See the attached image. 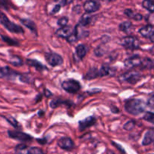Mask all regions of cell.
<instances>
[{"instance_id":"74e56055","label":"cell","mask_w":154,"mask_h":154,"mask_svg":"<svg viewBox=\"0 0 154 154\" xmlns=\"http://www.w3.org/2000/svg\"><path fill=\"white\" fill-rule=\"evenodd\" d=\"M60 8H61V5H59V4L56 5L54 6V8H53V10H52V11H51V13H52L53 14H55L58 13V12L60 11Z\"/></svg>"},{"instance_id":"f1b7e54d","label":"cell","mask_w":154,"mask_h":154,"mask_svg":"<svg viewBox=\"0 0 154 154\" xmlns=\"http://www.w3.org/2000/svg\"><path fill=\"white\" fill-rule=\"evenodd\" d=\"M135 123L134 121H132V120H131V121H129L126 123H125V125L123 126V128H124L125 130L131 131L135 128Z\"/></svg>"},{"instance_id":"83f0119b","label":"cell","mask_w":154,"mask_h":154,"mask_svg":"<svg viewBox=\"0 0 154 154\" xmlns=\"http://www.w3.org/2000/svg\"><path fill=\"white\" fill-rule=\"evenodd\" d=\"M28 154H44V153L38 147H29Z\"/></svg>"},{"instance_id":"4fadbf2b","label":"cell","mask_w":154,"mask_h":154,"mask_svg":"<svg viewBox=\"0 0 154 154\" xmlns=\"http://www.w3.org/2000/svg\"><path fill=\"white\" fill-rule=\"evenodd\" d=\"M115 69L107 66H102V67H101V69H99V77L113 76V75H115Z\"/></svg>"},{"instance_id":"9c48e42d","label":"cell","mask_w":154,"mask_h":154,"mask_svg":"<svg viewBox=\"0 0 154 154\" xmlns=\"http://www.w3.org/2000/svg\"><path fill=\"white\" fill-rule=\"evenodd\" d=\"M58 146L63 150L70 151L75 148V143H74L73 140L71 139L70 138L65 137V138H62L59 140Z\"/></svg>"},{"instance_id":"52a82bcc","label":"cell","mask_w":154,"mask_h":154,"mask_svg":"<svg viewBox=\"0 0 154 154\" xmlns=\"http://www.w3.org/2000/svg\"><path fill=\"white\" fill-rule=\"evenodd\" d=\"M8 135L10 138H14L15 140H17V141H23V142H26V141H31L32 139L30 135H27V134L24 133V132H19V131H11L9 130L8 132Z\"/></svg>"},{"instance_id":"6da1fadb","label":"cell","mask_w":154,"mask_h":154,"mask_svg":"<svg viewBox=\"0 0 154 154\" xmlns=\"http://www.w3.org/2000/svg\"><path fill=\"white\" fill-rule=\"evenodd\" d=\"M147 104L144 101L138 99H132L128 100L125 104V109L129 114L132 115H138L144 112Z\"/></svg>"},{"instance_id":"60d3db41","label":"cell","mask_w":154,"mask_h":154,"mask_svg":"<svg viewBox=\"0 0 154 154\" xmlns=\"http://www.w3.org/2000/svg\"><path fill=\"white\" fill-rule=\"evenodd\" d=\"M102 1H105V2H114L115 0H102Z\"/></svg>"},{"instance_id":"5b68a950","label":"cell","mask_w":154,"mask_h":154,"mask_svg":"<svg viewBox=\"0 0 154 154\" xmlns=\"http://www.w3.org/2000/svg\"><path fill=\"white\" fill-rule=\"evenodd\" d=\"M121 44L124 48L130 50H135L139 48V41L133 36H126L121 41Z\"/></svg>"},{"instance_id":"f35d334b","label":"cell","mask_w":154,"mask_h":154,"mask_svg":"<svg viewBox=\"0 0 154 154\" xmlns=\"http://www.w3.org/2000/svg\"><path fill=\"white\" fill-rule=\"evenodd\" d=\"M149 38H150V42H153V43H154V32H153V33H152L151 35H150V37H149Z\"/></svg>"},{"instance_id":"4316f807","label":"cell","mask_w":154,"mask_h":154,"mask_svg":"<svg viewBox=\"0 0 154 154\" xmlns=\"http://www.w3.org/2000/svg\"><path fill=\"white\" fill-rule=\"evenodd\" d=\"M144 120L154 124V113L153 112H146L144 115Z\"/></svg>"},{"instance_id":"ab89813d","label":"cell","mask_w":154,"mask_h":154,"mask_svg":"<svg viewBox=\"0 0 154 154\" xmlns=\"http://www.w3.org/2000/svg\"><path fill=\"white\" fill-rule=\"evenodd\" d=\"M45 94H46V95H45V96H48V97H49V96H51V95H52V94H51V92H50L49 90H45Z\"/></svg>"},{"instance_id":"1f68e13d","label":"cell","mask_w":154,"mask_h":154,"mask_svg":"<svg viewBox=\"0 0 154 154\" xmlns=\"http://www.w3.org/2000/svg\"><path fill=\"white\" fill-rule=\"evenodd\" d=\"M64 103V102L62 100H60V99H55V100H53L52 102H51V107L52 108H56L57 107H59L60 105H61L62 104Z\"/></svg>"},{"instance_id":"d590c367","label":"cell","mask_w":154,"mask_h":154,"mask_svg":"<svg viewBox=\"0 0 154 154\" xmlns=\"http://www.w3.org/2000/svg\"><path fill=\"white\" fill-rule=\"evenodd\" d=\"M147 106H149V108L154 110V96H152V97H150V99H148Z\"/></svg>"},{"instance_id":"8d00e7d4","label":"cell","mask_w":154,"mask_h":154,"mask_svg":"<svg viewBox=\"0 0 154 154\" xmlns=\"http://www.w3.org/2000/svg\"><path fill=\"white\" fill-rule=\"evenodd\" d=\"M95 54H96L97 57H102L105 54V51H102V49L101 48H98L95 51Z\"/></svg>"},{"instance_id":"7402d4cb","label":"cell","mask_w":154,"mask_h":154,"mask_svg":"<svg viewBox=\"0 0 154 154\" xmlns=\"http://www.w3.org/2000/svg\"><path fill=\"white\" fill-rule=\"evenodd\" d=\"M27 63H28L29 66H32V67L35 68V69L38 71H42L43 69H45V66H44L42 63H40L39 62H38L37 60H27Z\"/></svg>"},{"instance_id":"7a4b0ae2","label":"cell","mask_w":154,"mask_h":154,"mask_svg":"<svg viewBox=\"0 0 154 154\" xmlns=\"http://www.w3.org/2000/svg\"><path fill=\"white\" fill-rule=\"evenodd\" d=\"M0 22L11 32L17 33V34H22L24 32L22 27L9 20L8 17L2 11H0Z\"/></svg>"},{"instance_id":"e575fe53","label":"cell","mask_w":154,"mask_h":154,"mask_svg":"<svg viewBox=\"0 0 154 154\" xmlns=\"http://www.w3.org/2000/svg\"><path fill=\"white\" fill-rule=\"evenodd\" d=\"M8 0H0V8H8Z\"/></svg>"},{"instance_id":"d6986e66","label":"cell","mask_w":154,"mask_h":154,"mask_svg":"<svg viewBox=\"0 0 154 154\" xmlns=\"http://www.w3.org/2000/svg\"><path fill=\"white\" fill-rule=\"evenodd\" d=\"M20 21L22 22V23L25 26H26L27 28L29 29L32 32H35V34H37V29H36V26L35 25V23H33V21L30 20L28 19H23L20 20Z\"/></svg>"},{"instance_id":"836d02e7","label":"cell","mask_w":154,"mask_h":154,"mask_svg":"<svg viewBox=\"0 0 154 154\" xmlns=\"http://www.w3.org/2000/svg\"><path fill=\"white\" fill-rule=\"evenodd\" d=\"M73 0H55L57 4L60 5H67L70 4L71 2H72Z\"/></svg>"},{"instance_id":"9a60e30c","label":"cell","mask_w":154,"mask_h":154,"mask_svg":"<svg viewBox=\"0 0 154 154\" xmlns=\"http://www.w3.org/2000/svg\"><path fill=\"white\" fill-rule=\"evenodd\" d=\"M154 32L153 27L151 25H147L141 27L139 29V32L143 37L148 38L151 35V34Z\"/></svg>"},{"instance_id":"ac0fdd59","label":"cell","mask_w":154,"mask_h":154,"mask_svg":"<svg viewBox=\"0 0 154 154\" xmlns=\"http://www.w3.org/2000/svg\"><path fill=\"white\" fill-rule=\"evenodd\" d=\"M92 19H93V16L90 14V13L85 14L82 16V17L80 20V25L82 26H87L89 24L91 23Z\"/></svg>"},{"instance_id":"cb8c5ba5","label":"cell","mask_w":154,"mask_h":154,"mask_svg":"<svg viewBox=\"0 0 154 154\" xmlns=\"http://www.w3.org/2000/svg\"><path fill=\"white\" fill-rule=\"evenodd\" d=\"M141 66L144 69H150L154 67V62L149 58H145L141 60Z\"/></svg>"},{"instance_id":"8992f818","label":"cell","mask_w":154,"mask_h":154,"mask_svg":"<svg viewBox=\"0 0 154 154\" xmlns=\"http://www.w3.org/2000/svg\"><path fill=\"white\" fill-rule=\"evenodd\" d=\"M45 57H46V60L48 63V64L51 65V66H61L63 63V60L61 56L57 54H55V53L47 54Z\"/></svg>"},{"instance_id":"d6a6232c","label":"cell","mask_w":154,"mask_h":154,"mask_svg":"<svg viewBox=\"0 0 154 154\" xmlns=\"http://www.w3.org/2000/svg\"><path fill=\"white\" fill-rule=\"evenodd\" d=\"M6 120H7L8 121V123H11V124L14 127H18V126H19V123H18V122L17 121V120H15L14 117H7V118H6Z\"/></svg>"},{"instance_id":"484cf974","label":"cell","mask_w":154,"mask_h":154,"mask_svg":"<svg viewBox=\"0 0 154 154\" xmlns=\"http://www.w3.org/2000/svg\"><path fill=\"white\" fill-rule=\"evenodd\" d=\"M11 64H12L13 66H22L23 62L22 60L19 57H17V56H11L10 57V60H9Z\"/></svg>"},{"instance_id":"ba28073f","label":"cell","mask_w":154,"mask_h":154,"mask_svg":"<svg viewBox=\"0 0 154 154\" xmlns=\"http://www.w3.org/2000/svg\"><path fill=\"white\" fill-rule=\"evenodd\" d=\"M100 2L99 0H87L84 4V8L87 13H93L100 8Z\"/></svg>"},{"instance_id":"f546056e","label":"cell","mask_w":154,"mask_h":154,"mask_svg":"<svg viewBox=\"0 0 154 154\" xmlns=\"http://www.w3.org/2000/svg\"><path fill=\"white\" fill-rule=\"evenodd\" d=\"M2 38L3 39V41H4L5 42H6V43H8V45H18V43L16 42V41L8 37V36L2 35Z\"/></svg>"},{"instance_id":"d4e9b609","label":"cell","mask_w":154,"mask_h":154,"mask_svg":"<svg viewBox=\"0 0 154 154\" xmlns=\"http://www.w3.org/2000/svg\"><path fill=\"white\" fill-rule=\"evenodd\" d=\"M142 6L150 12H154V2L153 0H144Z\"/></svg>"},{"instance_id":"2e32d148","label":"cell","mask_w":154,"mask_h":154,"mask_svg":"<svg viewBox=\"0 0 154 154\" xmlns=\"http://www.w3.org/2000/svg\"><path fill=\"white\" fill-rule=\"evenodd\" d=\"M124 14L126 15L129 18L133 19L136 21H140L143 19V16L141 14H136L131 9H126L124 11Z\"/></svg>"},{"instance_id":"e0dca14e","label":"cell","mask_w":154,"mask_h":154,"mask_svg":"<svg viewBox=\"0 0 154 154\" xmlns=\"http://www.w3.org/2000/svg\"><path fill=\"white\" fill-rule=\"evenodd\" d=\"M87 47L85 46L84 45H79L78 47L76 48V54L77 56L78 57V58L80 59H83L87 54Z\"/></svg>"},{"instance_id":"3957f363","label":"cell","mask_w":154,"mask_h":154,"mask_svg":"<svg viewBox=\"0 0 154 154\" xmlns=\"http://www.w3.org/2000/svg\"><path fill=\"white\" fill-rule=\"evenodd\" d=\"M62 87L65 91L69 93H75L78 92L81 89V84L78 81L73 79H69L63 81L62 84Z\"/></svg>"},{"instance_id":"ffe728a7","label":"cell","mask_w":154,"mask_h":154,"mask_svg":"<svg viewBox=\"0 0 154 154\" xmlns=\"http://www.w3.org/2000/svg\"><path fill=\"white\" fill-rule=\"evenodd\" d=\"M99 77V69H97L96 68H93V69H90L88 71V72L86 75L85 78L87 80H92L93 78H96Z\"/></svg>"},{"instance_id":"4dcf8cb0","label":"cell","mask_w":154,"mask_h":154,"mask_svg":"<svg viewBox=\"0 0 154 154\" xmlns=\"http://www.w3.org/2000/svg\"><path fill=\"white\" fill-rule=\"evenodd\" d=\"M68 22H69V19H68V17H61L60 19H59L58 22H57V24H58L60 26L63 27L67 26Z\"/></svg>"},{"instance_id":"7c38bea8","label":"cell","mask_w":154,"mask_h":154,"mask_svg":"<svg viewBox=\"0 0 154 154\" xmlns=\"http://www.w3.org/2000/svg\"><path fill=\"white\" fill-rule=\"evenodd\" d=\"M95 123H96V118L93 117H87L85 120L79 122V129L81 131L85 130L86 129L94 125Z\"/></svg>"},{"instance_id":"30bf717a","label":"cell","mask_w":154,"mask_h":154,"mask_svg":"<svg viewBox=\"0 0 154 154\" xmlns=\"http://www.w3.org/2000/svg\"><path fill=\"white\" fill-rule=\"evenodd\" d=\"M141 59L139 57H132L131 58L127 59L125 60L124 62V66L126 69H132L135 67H138L141 65Z\"/></svg>"},{"instance_id":"603a6c76","label":"cell","mask_w":154,"mask_h":154,"mask_svg":"<svg viewBox=\"0 0 154 154\" xmlns=\"http://www.w3.org/2000/svg\"><path fill=\"white\" fill-rule=\"evenodd\" d=\"M28 149L26 144H18L15 147V154H28Z\"/></svg>"},{"instance_id":"277c9868","label":"cell","mask_w":154,"mask_h":154,"mask_svg":"<svg viewBox=\"0 0 154 154\" xmlns=\"http://www.w3.org/2000/svg\"><path fill=\"white\" fill-rule=\"evenodd\" d=\"M140 78H141V75L139 72H135V71H129L120 75V81L135 84L139 81Z\"/></svg>"},{"instance_id":"44dd1931","label":"cell","mask_w":154,"mask_h":154,"mask_svg":"<svg viewBox=\"0 0 154 154\" xmlns=\"http://www.w3.org/2000/svg\"><path fill=\"white\" fill-rule=\"evenodd\" d=\"M132 28V23L129 21H126V22H123L122 23L120 24L119 26V29H120V31L123 32H129L131 31Z\"/></svg>"},{"instance_id":"5bb4252c","label":"cell","mask_w":154,"mask_h":154,"mask_svg":"<svg viewBox=\"0 0 154 154\" xmlns=\"http://www.w3.org/2000/svg\"><path fill=\"white\" fill-rule=\"evenodd\" d=\"M153 142H154V129H150L144 135L142 144L144 146H147Z\"/></svg>"},{"instance_id":"8fae6325","label":"cell","mask_w":154,"mask_h":154,"mask_svg":"<svg viewBox=\"0 0 154 154\" xmlns=\"http://www.w3.org/2000/svg\"><path fill=\"white\" fill-rule=\"evenodd\" d=\"M74 29L71 26H66L62 28L59 29L57 32V35L58 37L63 38H68L73 33Z\"/></svg>"}]
</instances>
